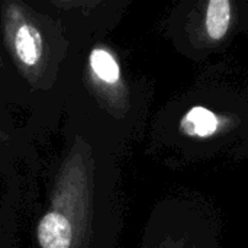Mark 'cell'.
Returning a JSON list of instances; mask_svg holds the SVG:
<instances>
[{
	"instance_id": "4",
	"label": "cell",
	"mask_w": 248,
	"mask_h": 248,
	"mask_svg": "<svg viewBox=\"0 0 248 248\" xmlns=\"http://www.w3.org/2000/svg\"><path fill=\"white\" fill-rule=\"evenodd\" d=\"M217 126L218 121L215 115L202 106H196L189 110L180 124L182 131L192 137H209L217 131Z\"/></svg>"
},
{
	"instance_id": "5",
	"label": "cell",
	"mask_w": 248,
	"mask_h": 248,
	"mask_svg": "<svg viewBox=\"0 0 248 248\" xmlns=\"http://www.w3.org/2000/svg\"><path fill=\"white\" fill-rule=\"evenodd\" d=\"M231 4L228 0H212L206 12V29L212 39H221L230 26Z\"/></svg>"
},
{
	"instance_id": "2",
	"label": "cell",
	"mask_w": 248,
	"mask_h": 248,
	"mask_svg": "<svg viewBox=\"0 0 248 248\" xmlns=\"http://www.w3.org/2000/svg\"><path fill=\"white\" fill-rule=\"evenodd\" d=\"M4 39L12 57L28 78H35L44 61V39L26 9L17 3L3 4Z\"/></svg>"
},
{
	"instance_id": "1",
	"label": "cell",
	"mask_w": 248,
	"mask_h": 248,
	"mask_svg": "<svg viewBox=\"0 0 248 248\" xmlns=\"http://www.w3.org/2000/svg\"><path fill=\"white\" fill-rule=\"evenodd\" d=\"M80 154L65 161L51 208L36 227L39 248H81L89 227V185Z\"/></svg>"
},
{
	"instance_id": "3",
	"label": "cell",
	"mask_w": 248,
	"mask_h": 248,
	"mask_svg": "<svg viewBox=\"0 0 248 248\" xmlns=\"http://www.w3.org/2000/svg\"><path fill=\"white\" fill-rule=\"evenodd\" d=\"M90 68L94 80L106 86H115L119 81L121 71L115 57L103 48H96L90 54Z\"/></svg>"
}]
</instances>
